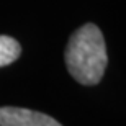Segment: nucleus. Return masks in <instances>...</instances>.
I'll return each instance as SVG.
<instances>
[{"label":"nucleus","mask_w":126,"mask_h":126,"mask_svg":"<svg viewBox=\"0 0 126 126\" xmlns=\"http://www.w3.org/2000/svg\"><path fill=\"white\" fill-rule=\"evenodd\" d=\"M0 126H62L46 113L28 108L0 107Z\"/></svg>","instance_id":"f03ea898"},{"label":"nucleus","mask_w":126,"mask_h":126,"mask_svg":"<svg viewBox=\"0 0 126 126\" xmlns=\"http://www.w3.org/2000/svg\"><path fill=\"white\" fill-rule=\"evenodd\" d=\"M21 54V46L20 43L12 36L0 34V67L15 62Z\"/></svg>","instance_id":"7ed1b4c3"},{"label":"nucleus","mask_w":126,"mask_h":126,"mask_svg":"<svg viewBox=\"0 0 126 126\" xmlns=\"http://www.w3.org/2000/svg\"><path fill=\"white\" fill-rule=\"evenodd\" d=\"M65 65L69 74L82 85H97L108 64L105 38L97 25L87 23L77 28L65 47Z\"/></svg>","instance_id":"f257e3e1"}]
</instances>
